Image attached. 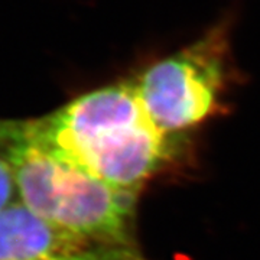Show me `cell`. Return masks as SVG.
I'll use <instances>...</instances> for the list:
<instances>
[{
  "instance_id": "3",
  "label": "cell",
  "mask_w": 260,
  "mask_h": 260,
  "mask_svg": "<svg viewBox=\"0 0 260 260\" xmlns=\"http://www.w3.org/2000/svg\"><path fill=\"white\" fill-rule=\"evenodd\" d=\"M230 38V22H218L132 77L148 116L162 132L185 136L218 112L232 81Z\"/></svg>"
},
{
  "instance_id": "1",
  "label": "cell",
  "mask_w": 260,
  "mask_h": 260,
  "mask_svg": "<svg viewBox=\"0 0 260 260\" xmlns=\"http://www.w3.org/2000/svg\"><path fill=\"white\" fill-rule=\"evenodd\" d=\"M19 123L55 158L138 195L185 149V136L168 135L150 120L132 78L80 94L54 112Z\"/></svg>"
},
{
  "instance_id": "4",
  "label": "cell",
  "mask_w": 260,
  "mask_h": 260,
  "mask_svg": "<svg viewBox=\"0 0 260 260\" xmlns=\"http://www.w3.org/2000/svg\"><path fill=\"white\" fill-rule=\"evenodd\" d=\"M0 260H148L139 247L95 242L49 223L19 200L0 210Z\"/></svg>"
},
{
  "instance_id": "5",
  "label": "cell",
  "mask_w": 260,
  "mask_h": 260,
  "mask_svg": "<svg viewBox=\"0 0 260 260\" xmlns=\"http://www.w3.org/2000/svg\"><path fill=\"white\" fill-rule=\"evenodd\" d=\"M15 200H18V195L13 178L6 162L0 158V210Z\"/></svg>"
},
{
  "instance_id": "2",
  "label": "cell",
  "mask_w": 260,
  "mask_h": 260,
  "mask_svg": "<svg viewBox=\"0 0 260 260\" xmlns=\"http://www.w3.org/2000/svg\"><path fill=\"white\" fill-rule=\"evenodd\" d=\"M0 158L19 201L44 220L95 242L138 247V194L55 158L29 138L19 119H0Z\"/></svg>"
}]
</instances>
